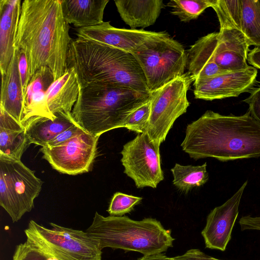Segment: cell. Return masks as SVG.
Listing matches in <instances>:
<instances>
[{"mask_svg":"<svg viewBox=\"0 0 260 260\" xmlns=\"http://www.w3.org/2000/svg\"><path fill=\"white\" fill-rule=\"evenodd\" d=\"M69 30L61 1L22 2L14 47L25 53L30 79L42 67L51 70L54 81L64 74L73 41Z\"/></svg>","mask_w":260,"mask_h":260,"instance_id":"obj_1","label":"cell"},{"mask_svg":"<svg viewBox=\"0 0 260 260\" xmlns=\"http://www.w3.org/2000/svg\"><path fill=\"white\" fill-rule=\"evenodd\" d=\"M195 160L212 157L221 161L260 157V122L248 111L236 116L207 110L187 125L181 144Z\"/></svg>","mask_w":260,"mask_h":260,"instance_id":"obj_2","label":"cell"},{"mask_svg":"<svg viewBox=\"0 0 260 260\" xmlns=\"http://www.w3.org/2000/svg\"><path fill=\"white\" fill-rule=\"evenodd\" d=\"M67 67L75 70L80 88L111 84L150 93L134 55L102 43L78 37L73 40L67 54Z\"/></svg>","mask_w":260,"mask_h":260,"instance_id":"obj_3","label":"cell"},{"mask_svg":"<svg viewBox=\"0 0 260 260\" xmlns=\"http://www.w3.org/2000/svg\"><path fill=\"white\" fill-rule=\"evenodd\" d=\"M151 93L111 84H92L80 88L72 111L76 123L85 131L99 137L125 127L130 114L150 99Z\"/></svg>","mask_w":260,"mask_h":260,"instance_id":"obj_4","label":"cell"},{"mask_svg":"<svg viewBox=\"0 0 260 260\" xmlns=\"http://www.w3.org/2000/svg\"><path fill=\"white\" fill-rule=\"evenodd\" d=\"M86 232L98 241L102 250L121 249L144 256L166 252L175 240L171 231L155 218L135 220L126 216L105 217L97 212Z\"/></svg>","mask_w":260,"mask_h":260,"instance_id":"obj_5","label":"cell"},{"mask_svg":"<svg viewBox=\"0 0 260 260\" xmlns=\"http://www.w3.org/2000/svg\"><path fill=\"white\" fill-rule=\"evenodd\" d=\"M249 46L241 30L220 28L190 46L187 53V73L194 81L245 69L249 66L246 61Z\"/></svg>","mask_w":260,"mask_h":260,"instance_id":"obj_6","label":"cell"},{"mask_svg":"<svg viewBox=\"0 0 260 260\" xmlns=\"http://www.w3.org/2000/svg\"><path fill=\"white\" fill-rule=\"evenodd\" d=\"M132 53L144 72L150 93L184 74L187 53L183 46L166 32H156Z\"/></svg>","mask_w":260,"mask_h":260,"instance_id":"obj_7","label":"cell"},{"mask_svg":"<svg viewBox=\"0 0 260 260\" xmlns=\"http://www.w3.org/2000/svg\"><path fill=\"white\" fill-rule=\"evenodd\" d=\"M51 229L35 221L24 231L26 240L43 248L58 260H101L98 241L81 230L50 223Z\"/></svg>","mask_w":260,"mask_h":260,"instance_id":"obj_8","label":"cell"},{"mask_svg":"<svg viewBox=\"0 0 260 260\" xmlns=\"http://www.w3.org/2000/svg\"><path fill=\"white\" fill-rule=\"evenodd\" d=\"M43 183L21 160L0 155V205L13 222L32 209Z\"/></svg>","mask_w":260,"mask_h":260,"instance_id":"obj_9","label":"cell"},{"mask_svg":"<svg viewBox=\"0 0 260 260\" xmlns=\"http://www.w3.org/2000/svg\"><path fill=\"white\" fill-rule=\"evenodd\" d=\"M193 81L187 73L151 93L150 115L146 133L160 145L175 120L189 106L187 91Z\"/></svg>","mask_w":260,"mask_h":260,"instance_id":"obj_10","label":"cell"},{"mask_svg":"<svg viewBox=\"0 0 260 260\" xmlns=\"http://www.w3.org/2000/svg\"><path fill=\"white\" fill-rule=\"evenodd\" d=\"M159 147L146 132L138 134L123 146L121 161L124 173L133 179L137 188H156L164 179Z\"/></svg>","mask_w":260,"mask_h":260,"instance_id":"obj_11","label":"cell"},{"mask_svg":"<svg viewBox=\"0 0 260 260\" xmlns=\"http://www.w3.org/2000/svg\"><path fill=\"white\" fill-rule=\"evenodd\" d=\"M99 137L85 131L68 140L40 149L43 158L58 172L76 175L89 172L96 157Z\"/></svg>","mask_w":260,"mask_h":260,"instance_id":"obj_12","label":"cell"},{"mask_svg":"<svg viewBox=\"0 0 260 260\" xmlns=\"http://www.w3.org/2000/svg\"><path fill=\"white\" fill-rule=\"evenodd\" d=\"M257 71L252 66L228 71L193 81L195 99L206 101L237 97L250 91L256 82Z\"/></svg>","mask_w":260,"mask_h":260,"instance_id":"obj_13","label":"cell"},{"mask_svg":"<svg viewBox=\"0 0 260 260\" xmlns=\"http://www.w3.org/2000/svg\"><path fill=\"white\" fill-rule=\"evenodd\" d=\"M246 181L225 203L212 210L201 232L205 247L225 251L231 239L232 233L239 214L240 201L247 185Z\"/></svg>","mask_w":260,"mask_h":260,"instance_id":"obj_14","label":"cell"},{"mask_svg":"<svg viewBox=\"0 0 260 260\" xmlns=\"http://www.w3.org/2000/svg\"><path fill=\"white\" fill-rule=\"evenodd\" d=\"M54 81L53 73L47 67L40 68L31 78L23 96L20 121L25 128L37 118H56L50 111L47 101L48 90Z\"/></svg>","mask_w":260,"mask_h":260,"instance_id":"obj_15","label":"cell"},{"mask_svg":"<svg viewBox=\"0 0 260 260\" xmlns=\"http://www.w3.org/2000/svg\"><path fill=\"white\" fill-rule=\"evenodd\" d=\"M78 38L102 43L132 53L147 39L156 32L143 29L119 28L110 22H103L95 26L79 28Z\"/></svg>","mask_w":260,"mask_h":260,"instance_id":"obj_16","label":"cell"},{"mask_svg":"<svg viewBox=\"0 0 260 260\" xmlns=\"http://www.w3.org/2000/svg\"><path fill=\"white\" fill-rule=\"evenodd\" d=\"M21 0L0 1V69L5 74L14 52V43L21 7Z\"/></svg>","mask_w":260,"mask_h":260,"instance_id":"obj_17","label":"cell"},{"mask_svg":"<svg viewBox=\"0 0 260 260\" xmlns=\"http://www.w3.org/2000/svg\"><path fill=\"white\" fill-rule=\"evenodd\" d=\"M122 20L132 29L153 25L165 8L162 0H116Z\"/></svg>","mask_w":260,"mask_h":260,"instance_id":"obj_18","label":"cell"},{"mask_svg":"<svg viewBox=\"0 0 260 260\" xmlns=\"http://www.w3.org/2000/svg\"><path fill=\"white\" fill-rule=\"evenodd\" d=\"M79 84L75 70L68 68L64 74L49 88L47 101L51 113H72L79 95Z\"/></svg>","mask_w":260,"mask_h":260,"instance_id":"obj_19","label":"cell"},{"mask_svg":"<svg viewBox=\"0 0 260 260\" xmlns=\"http://www.w3.org/2000/svg\"><path fill=\"white\" fill-rule=\"evenodd\" d=\"M30 144L25 128L0 108V155L21 160Z\"/></svg>","mask_w":260,"mask_h":260,"instance_id":"obj_20","label":"cell"},{"mask_svg":"<svg viewBox=\"0 0 260 260\" xmlns=\"http://www.w3.org/2000/svg\"><path fill=\"white\" fill-rule=\"evenodd\" d=\"M109 0H61L64 20L75 27L83 28L103 23Z\"/></svg>","mask_w":260,"mask_h":260,"instance_id":"obj_21","label":"cell"},{"mask_svg":"<svg viewBox=\"0 0 260 260\" xmlns=\"http://www.w3.org/2000/svg\"><path fill=\"white\" fill-rule=\"evenodd\" d=\"M1 75L0 108L20 123L23 96L18 70L17 53L15 49L6 74Z\"/></svg>","mask_w":260,"mask_h":260,"instance_id":"obj_22","label":"cell"},{"mask_svg":"<svg viewBox=\"0 0 260 260\" xmlns=\"http://www.w3.org/2000/svg\"><path fill=\"white\" fill-rule=\"evenodd\" d=\"M51 119L40 117L32 121L25 128L30 144L42 147L68 128L77 124L72 113H58Z\"/></svg>","mask_w":260,"mask_h":260,"instance_id":"obj_23","label":"cell"},{"mask_svg":"<svg viewBox=\"0 0 260 260\" xmlns=\"http://www.w3.org/2000/svg\"><path fill=\"white\" fill-rule=\"evenodd\" d=\"M171 171L173 176V184L183 192L201 186L209 179L206 162L196 166L176 164Z\"/></svg>","mask_w":260,"mask_h":260,"instance_id":"obj_24","label":"cell"},{"mask_svg":"<svg viewBox=\"0 0 260 260\" xmlns=\"http://www.w3.org/2000/svg\"><path fill=\"white\" fill-rule=\"evenodd\" d=\"M241 31L250 46H260V0H241Z\"/></svg>","mask_w":260,"mask_h":260,"instance_id":"obj_25","label":"cell"},{"mask_svg":"<svg viewBox=\"0 0 260 260\" xmlns=\"http://www.w3.org/2000/svg\"><path fill=\"white\" fill-rule=\"evenodd\" d=\"M211 7L217 15L220 28L241 31V0H212Z\"/></svg>","mask_w":260,"mask_h":260,"instance_id":"obj_26","label":"cell"},{"mask_svg":"<svg viewBox=\"0 0 260 260\" xmlns=\"http://www.w3.org/2000/svg\"><path fill=\"white\" fill-rule=\"evenodd\" d=\"M171 13L182 22L196 19L205 9L212 6V0H171L167 3Z\"/></svg>","mask_w":260,"mask_h":260,"instance_id":"obj_27","label":"cell"},{"mask_svg":"<svg viewBox=\"0 0 260 260\" xmlns=\"http://www.w3.org/2000/svg\"><path fill=\"white\" fill-rule=\"evenodd\" d=\"M13 260H58L46 250L27 240L17 245Z\"/></svg>","mask_w":260,"mask_h":260,"instance_id":"obj_28","label":"cell"},{"mask_svg":"<svg viewBox=\"0 0 260 260\" xmlns=\"http://www.w3.org/2000/svg\"><path fill=\"white\" fill-rule=\"evenodd\" d=\"M142 199V197L116 192L112 198L107 211L110 215L122 216L131 212Z\"/></svg>","mask_w":260,"mask_h":260,"instance_id":"obj_29","label":"cell"},{"mask_svg":"<svg viewBox=\"0 0 260 260\" xmlns=\"http://www.w3.org/2000/svg\"><path fill=\"white\" fill-rule=\"evenodd\" d=\"M150 99L133 111L127 118L124 128L137 133L146 132L150 115Z\"/></svg>","mask_w":260,"mask_h":260,"instance_id":"obj_30","label":"cell"},{"mask_svg":"<svg viewBox=\"0 0 260 260\" xmlns=\"http://www.w3.org/2000/svg\"><path fill=\"white\" fill-rule=\"evenodd\" d=\"M16 50V49H15ZM17 53L18 70L21 80L23 96L30 80L28 72V63L25 53L21 50H16Z\"/></svg>","mask_w":260,"mask_h":260,"instance_id":"obj_31","label":"cell"},{"mask_svg":"<svg viewBox=\"0 0 260 260\" xmlns=\"http://www.w3.org/2000/svg\"><path fill=\"white\" fill-rule=\"evenodd\" d=\"M249 96L244 100L249 106L248 111L260 122V86L250 91Z\"/></svg>","mask_w":260,"mask_h":260,"instance_id":"obj_32","label":"cell"},{"mask_svg":"<svg viewBox=\"0 0 260 260\" xmlns=\"http://www.w3.org/2000/svg\"><path fill=\"white\" fill-rule=\"evenodd\" d=\"M84 130L78 124H75L58 134L49 141L45 146L51 147L63 143L81 133Z\"/></svg>","mask_w":260,"mask_h":260,"instance_id":"obj_33","label":"cell"},{"mask_svg":"<svg viewBox=\"0 0 260 260\" xmlns=\"http://www.w3.org/2000/svg\"><path fill=\"white\" fill-rule=\"evenodd\" d=\"M175 260H221L209 256L198 249H191L183 254L173 257Z\"/></svg>","mask_w":260,"mask_h":260,"instance_id":"obj_34","label":"cell"},{"mask_svg":"<svg viewBox=\"0 0 260 260\" xmlns=\"http://www.w3.org/2000/svg\"><path fill=\"white\" fill-rule=\"evenodd\" d=\"M239 223L241 231H260V216H243L240 219Z\"/></svg>","mask_w":260,"mask_h":260,"instance_id":"obj_35","label":"cell"},{"mask_svg":"<svg viewBox=\"0 0 260 260\" xmlns=\"http://www.w3.org/2000/svg\"><path fill=\"white\" fill-rule=\"evenodd\" d=\"M247 60L253 67L260 69V46L255 47L248 52Z\"/></svg>","mask_w":260,"mask_h":260,"instance_id":"obj_36","label":"cell"},{"mask_svg":"<svg viewBox=\"0 0 260 260\" xmlns=\"http://www.w3.org/2000/svg\"><path fill=\"white\" fill-rule=\"evenodd\" d=\"M137 260H175L173 257H170L163 253L143 256Z\"/></svg>","mask_w":260,"mask_h":260,"instance_id":"obj_37","label":"cell"}]
</instances>
